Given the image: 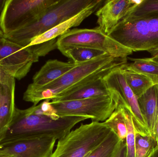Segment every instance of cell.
Wrapping results in <instances>:
<instances>
[{"mask_svg": "<svg viewBox=\"0 0 158 157\" xmlns=\"http://www.w3.org/2000/svg\"><path fill=\"white\" fill-rule=\"evenodd\" d=\"M125 64L121 66L124 78L128 86L138 99L148 89L154 85V84L148 77L128 69Z\"/></svg>", "mask_w": 158, "mask_h": 157, "instance_id": "19", "label": "cell"}, {"mask_svg": "<svg viewBox=\"0 0 158 157\" xmlns=\"http://www.w3.org/2000/svg\"><path fill=\"white\" fill-rule=\"evenodd\" d=\"M6 0H0V13H2L3 10Z\"/></svg>", "mask_w": 158, "mask_h": 157, "instance_id": "27", "label": "cell"}, {"mask_svg": "<svg viewBox=\"0 0 158 157\" xmlns=\"http://www.w3.org/2000/svg\"><path fill=\"white\" fill-rule=\"evenodd\" d=\"M108 35L133 52L146 51L155 57L158 54V15H128Z\"/></svg>", "mask_w": 158, "mask_h": 157, "instance_id": "3", "label": "cell"}, {"mask_svg": "<svg viewBox=\"0 0 158 157\" xmlns=\"http://www.w3.org/2000/svg\"><path fill=\"white\" fill-rule=\"evenodd\" d=\"M15 78L0 71V141L5 138L13 121L16 107L15 103Z\"/></svg>", "mask_w": 158, "mask_h": 157, "instance_id": "12", "label": "cell"}, {"mask_svg": "<svg viewBox=\"0 0 158 157\" xmlns=\"http://www.w3.org/2000/svg\"><path fill=\"white\" fill-rule=\"evenodd\" d=\"M158 146L152 135L135 132V157H149Z\"/></svg>", "mask_w": 158, "mask_h": 157, "instance_id": "24", "label": "cell"}, {"mask_svg": "<svg viewBox=\"0 0 158 157\" xmlns=\"http://www.w3.org/2000/svg\"><path fill=\"white\" fill-rule=\"evenodd\" d=\"M58 0H6L0 15V28L4 37L39 18Z\"/></svg>", "mask_w": 158, "mask_h": 157, "instance_id": "8", "label": "cell"}, {"mask_svg": "<svg viewBox=\"0 0 158 157\" xmlns=\"http://www.w3.org/2000/svg\"><path fill=\"white\" fill-rule=\"evenodd\" d=\"M127 59L114 58L106 53L88 61L80 64L53 82L43 87L29 84L23 95V100L36 106L42 100H51L59 94L77 85L94 73L110 66H120Z\"/></svg>", "mask_w": 158, "mask_h": 157, "instance_id": "2", "label": "cell"}, {"mask_svg": "<svg viewBox=\"0 0 158 157\" xmlns=\"http://www.w3.org/2000/svg\"><path fill=\"white\" fill-rule=\"evenodd\" d=\"M149 157H158V146Z\"/></svg>", "mask_w": 158, "mask_h": 157, "instance_id": "29", "label": "cell"}, {"mask_svg": "<svg viewBox=\"0 0 158 157\" xmlns=\"http://www.w3.org/2000/svg\"><path fill=\"white\" fill-rule=\"evenodd\" d=\"M132 0H108L96 12L98 28L106 35L139 3Z\"/></svg>", "mask_w": 158, "mask_h": 157, "instance_id": "13", "label": "cell"}, {"mask_svg": "<svg viewBox=\"0 0 158 157\" xmlns=\"http://www.w3.org/2000/svg\"><path fill=\"white\" fill-rule=\"evenodd\" d=\"M60 51L73 47H84L103 51L114 58L127 59L132 50L123 46L103 32L98 27L73 29L57 39Z\"/></svg>", "mask_w": 158, "mask_h": 157, "instance_id": "6", "label": "cell"}, {"mask_svg": "<svg viewBox=\"0 0 158 157\" xmlns=\"http://www.w3.org/2000/svg\"><path fill=\"white\" fill-rule=\"evenodd\" d=\"M119 101L122 107L127 126V134L125 143L126 157H135V130L133 121L132 115L130 108L120 97Z\"/></svg>", "mask_w": 158, "mask_h": 157, "instance_id": "23", "label": "cell"}, {"mask_svg": "<svg viewBox=\"0 0 158 157\" xmlns=\"http://www.w3.org/2000/svg\"><path fill=\"white\" fill-rule=\"evenodd\" d=\"M128 15L144 17L158 15V0H142Z\"/></svg>", "mask_w": 158, "mask_h": 157, "instance_id": "25", "label": "cell"}, {"mask_svg": "<svg viewBox=\"0 0 158 157\" xmlns=\"http://www.w3.org/2000/svg\"><path fill=\"white\" fill-rule=\"evenodd\" d=\"M154 58L158 60V55H157L156 56H155V57H154Z\"/></svg>", "mask_w": 158, "mask_h": 157, "instance_id": "31", "label": "cell"}, {"mask_svg": "<svg viewBox=\"0 0 158 157\" xmlns=\"http://www.w3.org/2000/svg\"><path fill=\"white\" fill-rule=\"evenodd\" d=\"M94 0H58L35 21L4 37L25 48L38 36L71 18L88 7Z\"/></svg>", "mask_w": 158, "mask_h": 157, "instance_id": "4", "label": "cell"}, {"mask_svg": "<svg viewBox=\"0 0 158 157\" xmlns=\"http://www.w3.org/2000/svg\"><path fill=\"white\" fill-rule=\"evenodd\" d=\"M111 90L112 94L109 96L50 102L55 113L58 117H85L91 119L92 121H105L116 109L119 99L118 93Z\"/></svg>", "mask_w": 158, "mask_h": 157, "instance_id": "7", "label": "cell"}, {"mask_svg": "<svg viewBox=\"0 0 158 157\" xmlns=\"http://www.w3.org/2000/svg\"><path fill=\"white\" fill-rule=\"evenodd\" d=\"M87 119L81 117H58L55 113L50 100H44L26 109L16 108L4 139L33 136L52 137L59 140L66 135L76 124Z\"/></svg>", "mask_w": 158, "mask_h": 157, "instance_id": "1", "label": "cell"}, {"mask_svg": "<svg viewBox=\"0 0 158 157\" xmlns=\"http://www.w3.org/2000/svg\"><path fill=\"white\" fill-rule=\"evenodd\" d=\"M60 52L77 63L85 62L106 53L100 50L84 47H70Z\"/></svg>", "mask_w": 158, "mask_h": 157, "instance_id": "21", "label": "cell"}, {"mask_svg": "<svg viewBox=\"0 0 158 157\" xmlns=\"http://www.w3.org/2000/svg\"><path fill=\"white\" fill-rule=\"evenodd\" d=\"M56 140L52 137L15 136L0 141V152L15 157H51Z\"/></svg>", "mask_w": 158, "mask_h": 157, "instance_id": "10", "label": "cell"}, {"mask_svg": "<svg viewBox=\"0 0 158 157\" xmlns=\"http://www.w3.org/2000/svg\"><path fill=\"white\" fill-rule=\"evenodd\" d=\"M121 141L118 137L111 131L107 138L87 157H115Z\"/></svg>", "mask_w": 158, "mask_h": 157, "instance_id": "22", "label": "cell"}, {"mask_svg": "<svg viewBox=\"0 0 158 157\" xmlns=\"http://www.w3.org/2000/svg\"><path fill=\"white\" fill-rule=\"evenodd\" d=\"M0 157H15L13 155H10L7 153L0 152Z\"/></svg>", "mask_w": 158, "mask_h": 157, "instance_id": "28", "label": "cell"}, {"mask_svg": "<svg viewBox=\"0 0 158 157\" xmlns=\"http://www.w3.org/2000/svg\"><path fill=\"white\" fill-rule=\"evenodd\" d=\"M39 58L31 46L24 48L5 37L0 39V69L16 79L25 77Z\"/></svg>", "mask_w": 158, "mask_h": 157, "instance_id": "9", "label": "cell"}, {"mask_svg": "<svg viewBox=\"0 0 158 157\" xmlns=\"http://www.w3.org/2000/svg\"><path fill=\"white\" fill-rule=\"evenodd\" d=\"M131 63L125 64L128 69L143 75L152 81L154 85H158V60L151 58H128Z\"/></svg>", "mask_w": 158, "mask_h": 157, "instance_id": "18", "label": "cell"}, {"mask_svg": "<svg viewBox=\"0 0 158 157\" xmlns=\"http://www.w3.org/2000/svg\"><path fill=\"white\" fill-rule=\"evenodd\" d=\"M122 65L112 69L103 77V80L108 88L117 92L130 108L135 132L150 135L141 113L137 98L126 83L122 70Z\"/></svg>", "mask_w": 158, "mask_h": 157, "instance_id": "11", "label": "cell"}, {"mask_svg": "<svg viewBox=\"0 0 158 157\" xmlns=\"http://www.w3.org/2000/svg\"><path fill=\"white\" fill-rule=\"evenodd\" d=\"M103 1L94 0L92 4L71 18L60 23L52 29L38 36L31 41L27 47L42 44L64 34L72 27L79 26L85 18L91 15L100 6Z\"/></svg>", "mask_w": 158, "mask_h": 157, "instance_id": "14", "label": "cell"}, {"mask_svg": "<svg viewBox=\"0 0 158 157\" xmlns=\"http://www.w3.org/2000/svg\"><path fill=\"white\" fill-rule=\"evenodd\" d=\"M80 64L74 62H65L57 60H49L34 75L32 84L36 86H44L60 78Z\"/></svg>", "mask_w": 158, "mask_h": 157, "instance_id": "16", "label": "cell"}, {"mask_svg": "<svg viewBox=\"0 0 158 157\" xmlns=\"http://www.w3.org/2000/svg\"><path fill=\"white\" fill-rule=\"evenodd\" d=\"M115 157H126V145L125 141H121L119 148Z\"/></svg>", "mask_w": 158, "mask_h": 157, "instance_id": "26", "label": "cell"}, {"mask_svg": "<svg viewBox=\"0 0 158 157\" xmlns=\"http://www.w3.org/2000/svg\"><path fill=\"white\" fill-rule=\"evenodd\" d=\"M103 123L113 132L121 141H125L127 134V126L119 99L118 106L114 112Z\"/></svg>", "mask_w": 158, "mask_h": 157, "instance_id": "20", "label": "cell"}, {"mask_svg": "<svg viewBox=\"0 0 158 157\" xmlns=\"http://www.w3.org/2000/svg\"><path fill=\"white\" fill-rule=\"evenodd\" d=\"M137 99L149 134L155 138L158 116V85L150 87Z\"/></svg>", "mask_w": 158, "mask_h": 157, "instance_id": "17", "label": "cell"}, {"mask_svg": "<svg viewBox=\"0 0 158 157\" xmlns=\"http://www.w3.org/2000/svg\"><path fill=\"white\" fill-rule=\"evenodd\" d=\"M111 131L102 123L81 124L58 140L51 157H86L97 148Z\"/></svg>", "mask_w": 158, "mask_h": 157, "instance_id": "5", "label": "cell"}, {"mask_svg": "<svg viewBox=\"0 0 158 157\" xmlns=\"http://www.w3.org/2000/svg\"><path fill=\"white\" fill-rule=\"evenodd\" d=\"M104 77L90 81L77 87L63 92L51 100L50 101L54 103L111 95L112 90L108 88L103 80Z\"/></svg>", "mask_w": 158, "mask_h": 157, "instance_id": "15", "label": "cell"}, {"mask_svg": "<svg viewBox=\"0 0 158 157\" xmlns=\"http://www.w3.org/2000/svg\"><path fill=\"white\" fill-rule=\"evenodd\" d=\"M4 37V35L2 31L1 28H0V39L3 38Z\"/></svg>", "mask_w": 158, "mask_h": 157, "instance_id": "30", "label": "cell"}]
</instances>
